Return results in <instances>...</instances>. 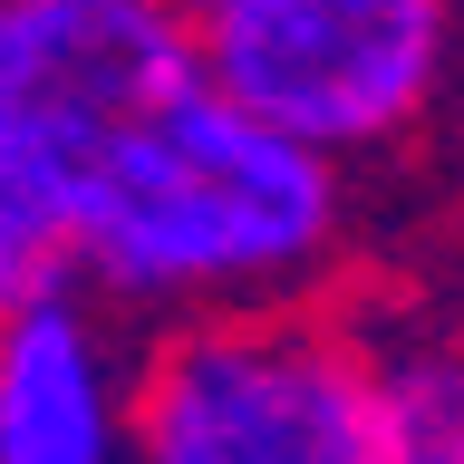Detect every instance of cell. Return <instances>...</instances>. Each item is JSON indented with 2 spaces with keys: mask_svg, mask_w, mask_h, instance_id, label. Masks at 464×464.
<instances>
[{
  "mask_svg": "<svg viewBox=\"0 0 464 464\" xmlns=\"http://www.w3.org/2000/svg\"><path fill=\"white\" fill-rule=\"evenodd\" d=\"M68 271L78 300L136 319H213L310 300L348 232V174L310 145L271 136L223 87L174 78L78 165L68 203Z\"/></svg>",
  "mask_w": 464,
  "mask_h": 464,
  "instance_id": "cell-1",
  "label": "cell"
},
{
  "mask_svg": "<svg viewBox=\"0 0 464 464\" xmlns=\"http://www.w3.org/2000/svg\"><path fill=\"white\" fill-rule=\"evenodd\" d=\"M368 329L319 300L174 319L136 348L126 464H368Z\"/></svg>",
  "mask_w": 464,
  "mask_h": 464,
  "instance_id": "cell-2",
  "label": "cell"
},
{
  "mask_svg": "<svg viewBox=\"0 0 464 464\" xmlns=\"http://www.w3.org/2000/svg\"><path fill=\"white\" fill-rule=\"evenodd\" d=\"M184 29L232 107L329 165L397 145L455 58V0H203Z\"/></svg>",
  "mask_w": 464,
  "mask_h": 464,
  "instance_id": "cell-3",
  "label": "cell"
},
{
  "mask_svg": "<svg viewBox=\"0 0 464 464\" xmlns=\"http://www.w3.org/2000/svg\"><path fill=\"white\" fill-rule=\"evenodd\" d=\"M136 358L97 300L0 310V464H126Z\"/></svg>",
  "mask_w": 464,
  "mask_h": 464,
  "instance_id": "cell-4",
  "label": "cell"
},
{
  "mask_svg": "<svg viewBox=\"0 0 464 464\" xmlns=\"http://www.w3.org/2000/svg\"><path fill=\"white\" fill-rule=\"evenodd\" d=\"M368 464H464V329H368Z\"/></svg>",
  "mask_w": 464,
  "mask_h": 464,
  "instance_id": "cell-5",
  "label": "cell"
},
{
  "mask_svg": "<svg viewBox=\"0 0 464 464\" xmlns=\"http://www.w3.org/2000/svg\"><path fill=\"white\" fill-rule=\"evenodd\" d=\"M174 10H203V0H174Z\"/></svg>",
  "mask_w": 464,
  "mask_h": 464,
  "instance_id": "cell-6",
  "label": "cell"
}]
</instances>
